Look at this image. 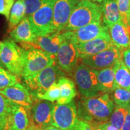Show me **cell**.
<instances>
[{"label":"cell","instance_id":"ffe728a7","mask_svg":"<svg viewBox=\"0 0 130 130\" xmlns=\"http://www.w3.org/2000/svg\"><path fill=\"white\" fill-rule=\"evenodd\" d=\"M102 21L107 28L122 21L116 0H107L102 3Z\"/></svg>","mask_w":130,"mask_h":130},{"label":"cell","instance_id":"8992f818","mask_svg":"<svg viewBox=\"0 0 130 130\" xmlns=\"http://www.w3.org/2000/svg\"><path fill=\"white\" fill-rule=\"evenodd\" d=\"M56 56L34 47L24 49V65L21 77H27L40 72L56 63Z\"/></svg>","mask_w":130,"mask_h":130},{"label":"cell","instance_id":"3957f363","mask_svg":"<svg viewBox=\"0 0 130 130\" xmlns=\"http://www.w3.org/2000/svg\"><path fill=\"white\" fill-rule=\"evenodd\" d=\"M102 4L81 0L73 11L63 32L71 31L97 21H101Z\"/></svg>","mask_w":130,"mask_h":130},{"label":"cell","instance_id":"ba28073f","mask_svg":"<svg viewBox=\"0 0 130 130\" xmlns=\"http://www.w3.org/2000/svg\"><path fill=\"white\" fill-rule=\"evenodd\" d=\"M73 74L78 90L83 96L94 97L103 94L93 69L81 64L76 67Z\"/></svg>","mask_w":130,"mask_h":130},{"label":"cell","instance_id":"d6a6232c","mask_svg":"<svg viewBox=\"0 0 130 130\" xmlns=\"http://www.w3.org/2000/svg\"><path fill=\"white\" fill-rule=\"evenodd\" d=\"M14 3V0H0V14L4 15L7 20L9 19L10 13Z\"/></svg>","mask_w":130,"mask_h":130},{"label":"cell","instance_id":"83f0119b","mask_svg":"<svg viewBox=\"0 0 130 130\" xmlns=\"http://www.w3.org/2000/svg\"><path fill=\"white\" fill-rule=\"evenodd\" d=\"M14 104L15 103L0 93V118L8 122Z\"/></svg>","mask_w":130,"mask_h":130},{"label":"cell","instance_id":"e0dca14e","mask_svg":"<svg viewBox=\"0 0 130 130\" xmlns=\"http://www.w3.org/2000/svg\"><path fill=\"white\" fill-rule=\"evenodd\" d=\"M64 39L62 32H54L45 36H37L32 47L38 48L46 53L56 56L59 50L61 43Z\"/></svg>","mask_w":130,"mask_h":130},{"label":"cell","instance_id":"5b68a950","mask_svg":"<svg viewBox=\"0 0 130 130\" xmlns=\"http://www.w3.org/2000/svg\"><path fill=\"white\" fill-rule=\"evenodd\" d=\"M55 0H42L39 9L28 16L34 33L37 36H45L54 33L53 11Z\"/></svg>","mask_w":130,"mask_h":130},{"label":"cell","instance_id":"4316f807","mask_svg":"<svg viewBox=\"0 0 130 130\" xmlns=\"http://www.w3.org/2000/svg\"><path fill=\"white\" fill-rule=\"evenodd\" d=\"M19 77L9 71L0 68V89L10 87L19 83Z\"/></svg>","mask_w":130,"mask_h":130},{"label":"cell","instance_id":"484cf974","mask_svg":"<svg viewBox=\"0 0 130 130\" xmlns=\"http://www.w3.org/2000/svg\"><path fill=\"white\" fill-rule=\"evenodd\" d=\"M113 101L115 105L129 108L130 107V91L126 89L117 87L114 89Z\"/></svg>","mask_w":130,"mask_h":130},{"label":"cell","instance_id":"7c38bea8","mask_svg":"<svg viewBox=\"0 0 130 130\" xmlns=\"http://www.w3.org/2000/svg\"><path fill=\"white\" fill-rule=\"evenodd\" d=\"M81 0H55L53 11L54 32H62L71 14Z\"/></svg>","mask_w":130,"mask_h":130},{"label":"cell","instance_id":"836d02e7","mask_svg":"<svg viewBox=\"0 0 130 130\" xmlns=\"http://www.w3.org/2000/svg\"><path fill=\"white\" fill-rule=\"evenodd\" d=\"M122 60L125 64L130 71V47L123 51Z\"/></svg>","mask_w":130,"mask_h":130},{"label":"cell","instance_id":"5bb4252c","mask_svg":"<svg viewBox=\"0 0 130 130\" xmlns=\"http://www.w3.org/2000/svg\"><path fill=\"white\" fill-rule=\"evenodd\" d=\"M0 93L11 101L25 107L27 110L30 109L33 101V98L28 89L20 83L0 89Z\"/></svg>","mask_w":130,"mask_h":130},{"label":"cell","instance_id":"d590c367","mask_svg":"<svg viewBox=\"0 0 130 130\" xmlns=\"http://www.w3.org/2000/svg\"><path fill=\"white\" fill-rule=\"evenodd\" d=\"M100 125L101 126L103 130H119L115 126L112 125L108 121L107 122H105L100 123Z\"/></svg>","mask_w":130,"mask_h":130},{"label":"cell","instance_id":"52a82bcc","mask_svg":"<svg viewBox=\"0 0 130 130\" xmlns=\"http://www.w3.org/2000/svg\"><path fill=\"white\" fill-rule=\"evenodd\" d=\"M54 102L33 98L28 110L30 126L28 130H45L51 125Z\"/></svg>","mask_w":130,"mask_h":130},{"label":"cell","instance_id":"74e56055","mask_svg":"<svg viewBox=\"0 0 130 130\" xmlns=\"http://www.w3.org/2000/svg\"><path fill=\"white\" fill-rule=\"evenodd\" d=\"M45 130H62V129H59V128L55 127V126L50 125V126H49L48 127H47Z\"/></svg>","mask_w":130,"mask_h":130},{"label":"cell","instance_id":"1f68e13d","mask_svg":"<svg viewBox=\"0 0 130 130\" xmlns=\"http://www.w3.org/2000/svg\"><path fill=\"white\" fill-rule=\"evenodd\" d=\"M25 6V15L29 16L36 12L41 6L42 0H22Z\"/></svg>","mask_w":130,"mask_h":130},{"label":"cell","instance_id":"8fae6325","mask_svg":"<svg viewBox=\"0 0 130 130\" xmlns=\"http://www.w3.org/2000/svg\"><path fill=\"white\" fill-rule=\"evenodd\" d=\"M82 64L93 69L110 68L122 58V52L115 45L93 56L79 58Z\"/></svg>","mask_w":130,"mask_h":130},{"label":"cell","instance_id":"d6986e66","mask_svg":"<svg viewBox=\"0 0 130 130\" xmlns=\"http://www.w3.org/2000/svg\"><path fill=\"white\" fill-rule=\"evenodd\" d=\"M30 126L28 110L14 104L8 120V130H28Z\"/></svg>","mask_w":130,"mask_h":130},{"label":"cell","instance_id":"f35d334b","mask_svg":"<svg viewBox=\"0 0 130 130\" xmlns=\"http://www.w3.org/2000/svg\"><path fill=\"white\" fill-rule=\"evenodd\" d=\"M90 1L95 3H100V4H101V3H104L105 1H107V0H90Z\"/></svg>","mask_w":130,"mask_h":130},{"label":"cell","instance_id":"8d00e7d4","mask_svg":"<svg viewBox=\"0 0 130 130\" xmlns=\"http://www.w3.org/2000/svg\"><path fill=\"white\" fill-rule=\"evenodd\" d=\"M0 130H8V122L0 118Z\"/></svg>","mask_w":130,"mask_h":130},{"label":"cell","instance_id":"ac0fdd59","mask_svg":"<svg viewBox=\"0 0 130 130\" xmlns=\"http://www.w3.org/2000/svg\"><path fill=\"white\" fill-rule=\"evenodd\" d=\"M11 39L21 44L28 43L32 45L37 36L34 33L28 16H25L18 25L10 32Z\"/></svg>","mask_w":130,"mask_h":130},{"label":"cell","instance_id":"4fadbf2b","mask_svg":"<svg viewBox=\"0 0 130 130\" xmlns=\"http://www.w3.org/2000/svg\"><path fill=\"white\" fill-rule=\"evenodd\" d=\"M101 21H95L77 30L66 32L77 45L85 43L98 37L109 35L108 28L101 23Z\"/></svg>","mask_w":130,"mask_h":130},{"label":"cell","instance_id":"9c48e42d","mask_svg":"<svg viewBox=\"0 0 130 130\" xmlns=\"http://www.w3.org/2000/svg\"><path fill=\"white\" fill-rule=\"evenodd\" d=\"M64 39L61 43L57 53L56 60L57 64L63 72L72 74L77 67V61L79 58L77 45L66 32H63Z\"/></svg>","mask_w":130,"mask_h":130},{"label":"cell","instance_id":"6da1fadb","mask_svg":"<svg viewBox=\"0 0 130 130\" xmlns=\"http://www.w3.org/2000/svg\"><path fill=\"white\" fill-rule=\"evenodd\" d=\"M115 107L113 99L108 93L94 97L82 96L78 102V118L90 122H105L109 120Z\"/></svg>","mask_w":130,"mask_h":130},{"label":"cell","instance_id":"4dcf8cb0","mask_svg":"<svg viewBox=\"0 0 130 130\" xmlns=\"http://www.w3.org/2000/svg\"><path fill=\"white\" fill-rule=\"evenodd\" d=\"M73 130H103L100 123L90 122L78 119Z\"/></svg>","mask_w":130,"mask_h":130},{"label":"cell","instance_id":"7402d4cb","mask_svg":"<svg viewBox=\"0 0 130 130\" xmlns=\"http://www.w3.org/2000/svg\"><path fill=\"white\" fill-rule=\"evenodd\" d=\"M116 68V63L110 68L102 69H94L102 93H109L113 90Z\"/></svg>","mask_w":130,"mask_h":130},{"label":"cell","instance_id":"603a6c76","mask_svg":"<svg viewBox=\"0 0 130 130\" xmlns=\"http://www.w3.org/2000/svg\"><path fill=\"white\" fill-rule=\"evenodd\" d=\"M117 87L130 91V71L125 64L122 58L116 63L113 90Z\"/></svg>","mask_w":130,"mask_h":130},{"label":"cell","instance_id":"2e32d148","mask_svg":"<svg viewBox=\"0 0 130 130\" xmlns=\"http://www.w3.org/2000/svg\"><path fill=\"white\" fill-rule=\"evenodd\" d=\"M108 32L113 45L122 52L129 48L130 44V27L122 21L110 26Z\"/></svg>","mask_w":130,"mask_h":130},{"label":"cell","instance_id":"44dd1931","mask_svg":"<svg viewBox=\"0 0 130 130\" xmlns=\"http://www.w3.org/2000/svg\"><path fill=\"white\" fill-rule=\"evenodd\" d=\"M57 84L59 86L60 95L59 99L57 101V103L66 104L72 101L77 96V90L74 81L64 76L58 79Z\"/></svg>","mask_w":130,"mask_h":130},{"label":"cell","instance_id":"d4e9b609","mask_svg":"<svg viewBox=\"0 0 130 130\" xmlns=\"http://www.w3.org/2000/svg\"><path fill=\"white\" fill-rule=\"evenodd\" d=\"M129 108L115 105L111 116L108 120L109 122L119 130H121L124 123Z\"/></svg>","mask_w":130,"mask_h":130},{"label":"cell","instance_id":"30bf717a","mask_svg":"<svg viewBox=\"0 0 130 130\" xmlns=\"http://www.w3.org/2000/svg\"><path fill=\"white\" fill-rule=\"evenodd\" d=\"M78 120L77 106L74 101L66 104L54 103L51 126L62 130H73Z\"/></svg>","mask_w":130,"mask_h":130},{"label":"cell","instance_id":"e575fe53","mask_svg":"<svg viewBox=\"0 0 130 130\" xmlns=\"http://www.w3.org/2000/svg\"><path fill=\"white\" fill-rule=\"evenodd\" d=\"M121 130H130V107L128 108L125 120Z\"/></svg>","mask_w":130,"mask_h":130},{"label":"cell","instance_id":"b9f144b4","mask_svg":"<svg viewBox=\"0 0 130 130\" xmlns=\"http://www.w3.org/2000/svg\"><path fill=\"white\" fill-rule=\"evenodd\" d=\"M129 47H130V44H129Z\"/></svg>","mask_w":130,"mask_h":130},{"label":"cell","instance_id":"9a60e30c","mask_svg":"<svg viewBox=\"0 0 130 130\" xmlns=\"http://www.w3.org/2000/svg\"><path fill=\"white\" fill-rule=\"evenodd\" d=\"M114 46L110 35L94 39L90 41L77 45L79 58L93 56Z\"/></svg>","mask_w":130,"mask_h":130},{"label":"cell","instance_id":"f1b7e54d","mask_svg":"<svg viewBox=\"0 0 130 130\" xmlns=\"http://www.w3.org/2000/svg\"><path fill=\"white\" fill-rule=\"evenodd\" d=\"M60 95V91L59 86L57 83H56L54 84L50 89H48L45 93L37 95L36 98L54 102L59 99Z\"/></svg>","mask_w":130,"mask_h":130},{"label":"cell","instance_id":"ab89813d","mask_svg":"<svg viewBox=\"0 0 130 130\" xmlns=\"http://www.w3.org/2000/svg\"><path fill=\"white\" fill-rule=\"evenodd\" d=\"M3 66V64H2V63L1 62V61H0V68H2Z\"/></svg>","mask_w":130,"mask_h":130},{"label":"cell","instance_id":"60d3db41","mask_svg":"<svg viewBox=\"0 0 130 130\" xmlns=\"http://www.w3.org/2000/svg\"><path fill=\"white\" fill-rule=\"evenodd\" d=\"M9 130H12V129H9Z\"/></svg>","mask_w":130,"mask_h":130},{"label":"cell","instance_id":"7a4b0ae2","mask_svg":"<svg viewBox=\"0 0 130 130\" xmlns=\"http://www.w3.org/2000/svg\"><path fill=\"white\" fill-rule=\"evenodd\" d=\"M64 75L62 70L55 63L37 74L24 77L23 83L32 98H36L38 95L45 93Z\"/></svg>","mask_w":130,"mask_h":130},{"label":"cell","instance_id":"277c9868","mask_svg":"<svg viewBox=\"0 0 130 130\" xmlns=\"http://www.w3.org/2000/svg\"><path fill=\"white\" fill-rule=\"evenodd\" d=\"M24 49L12 39L0 42V61L7 70L21 77L24 65Z\"/></svg>","mask_w":130,"mask_h":130},{"label":"cell","instance_id":"f546056e","mask_svg":"<svg viewBox=\"0 0 130 130\" xmlns=\"http://www.w3.org/2000/svg\"><path fill=\"white\" fill-rule=\"evenodd\" d=\"M122 21L130 27V0H116Z\"/></svg>","mask_w":130,"mask_h":130},{"label":"cell","instance_id":"cb8c5ba5","mask_svg":"<svg viewBox=\"0 0 130 130\" xmlns=\"http://www.w3.org/2000/svg\"><path fill=\"white\" fill-rule=\"evenodd\" d=\"M25 16V6L22 0H17L11 9L9 16V28L13 29Z\"/></svg>","mask_w":130,"mask_h":130}]
</instances>
